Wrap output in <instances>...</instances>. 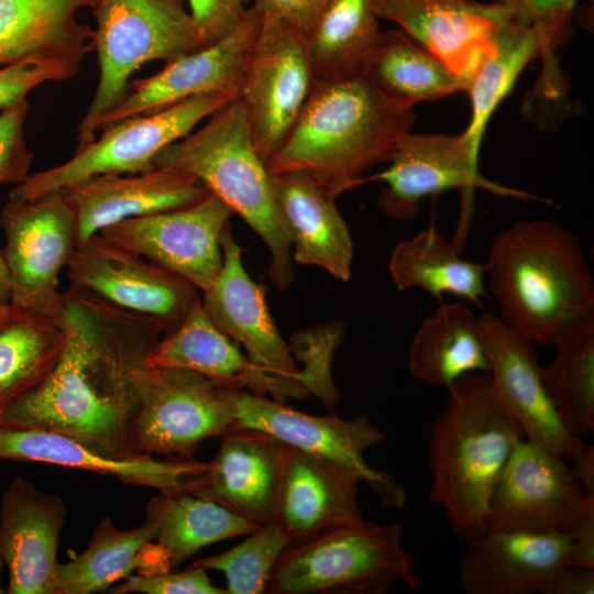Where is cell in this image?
I'll use <instances>...</instances> for the list:
<instances>
[{"label":"cell","mask_w":594,"mask_h":594,"mask_svg":"<svg viewBox=\"0 0 594 594\" xmlns=\"http://www.w3.org/2000/svg\"><path fill=\"white\" fill-rule=\"evenodd\" d=\"M61 326L65 344L54 367L0 424L58 431L111 458L139 455L133 374L164 333L162 324L70 285Z\"/></svg>","instance_id":"1"},{"label":"cell","mask_w":594,"mask_h":594,"mask_svg":"<svg viewBox=\"0 0 594 594\" xmlns=\"http://www.w3.org/2000/svg\"><path fill=\"white\" fill-rule=\"evenodd\" d=\"M484 265L498 317L534 344L553 345L594 314V277L581 244L552 220H520L499 231Z\"/></svg>","instance_id":"2"},{"label":"cell","mask_w":594,"mask_h":594,"mask_svg":"<svg viewBox=\"0 0 594 594\" xmlns=\"http://www.w3.org/2000/svg\"><path fill=\"white\" fill-rule=\"evenodd\" d=\"M413 110L387 103L363 76L315 82L270 174L296 172L331 197L361 185L364 173L387 162L411 131Z\"/></svg>","instance_id":"3"},{"label":"cell","mask_w":594,"mask_h":594,"mask_svg":"<svg viewBox=\"0 0 594 594\" xmlns=\"http://www.w3.org/2000/svg\"><path fill=\"white\" fill-rule=\"evenodd\" d=\"M447 389L430 430V499L468 541L485 531L493 486L525 436L495 397L488 374H466Z\"/></svg>","instance_id":"4"},{"label":"cell","mask_w":594,"mask_h":594,"mask_svg":"<svg viewBox=\"0 0 594 594\" xmlns=\"http://www.w3.org/2000/svg\"><path fill=\"white\" fill-rule=\"evenodd\" d=\"M154 167H173L199 179L224 201L266 244L268 274L278 289L294 280L292 238L278 206L272 176L257 154L245 108L235 98L194 133L167 145Z\"/></svg>","instance_id":"5"},{"label":"cell","mask_w":594,"mask_h":594,"mask_svg":"<svg viewBox=\"0 0 594 594\" xmlns=\"http://www.w3.org/2000/svg\"><path fill=\"white\" fill-rule=\"evenodd\" d=\"M398 582L422 587L402 526L363 519L290 542L268 579V594H387Z\"/></svg>","instance_id":"6"},{"label":"cell","mask_w":594,"mask_h":594,"mask_svg":"<svg viewBox=\"0 0 594 594\" xmlns=\"http://www.w3.org/2000/svg\"><path fill=\"white\" fill-rule=\"evenodd\" d=\"M185 0H97L95 51L99 79L77 133V151L92 143L101 119L125 98L131 76L147 62L174 61L201 48Z\"/></svg>","instance_id":"7"},{"label":"cell","mask_w":594,"mask_h":594,"mask_svg":"<svg viewBox=\"0 0 594 594\" xmlns=\"http://www.w3.org/2000/svg\"><path fill=\"white\" fill-rule=\"evenodd\" d=\"M1 251L10 280V305L22 314L61 323L59 274L77 245L74 209L64 189L4 205Z\"/></svg>","instance_id":"8"},{"label":"cell","mask_w":594,"mask_h":594,"mask_svg":"<svg viewBox=\"0 0 594 594\" xmlns=\"http://www.w3.org/2000/svg\"><path fill=\"white\" fill-rule=\"evenodd\" d=\"M135 454L195 460L200 442L221 437L235 424L223 386L182 367H147L133 374Z\"/></svg>","instance_id":"9"},{"label":"cell","mask_w":594,"mask_h":594,"mask_svg":"<svg viewBox=\"0 0 594 594\" xmlns=\"http://www.w3.org/2000/svg\"><path fill=\"white\" fill-rule=\"evenodd\" d=\"M233 99L227 95L196 96L153 113L119 121L102 129L99 138L75 152L70 160L31 174L9 197L26 201L94 176L148 172L163 148L188 135L201 120Z\"/></svg>","instance_id":"10"},{"label":"cell","mask_w":594,"mask_h":594,"mask_svg":"<svg viewBox=\"0 0 594 594\" xmlns=\"http://www.w3.org/2000/svg\"><path fill=\"white\" fill-rule=\"evenodd\" d=\"M235 426L267 432L290 447L326 459L352 472L369 485L386 508L402 509L407 492L394 476L371 468L364 452L383 442L385 435L369 416L342 419L336 414L312 416L242 388L226 387Z\"/></svg>","instance_id":"11"},{"label":"cell","mask_w":594,"mask_h":594,"mask_svg":"<svg viewBox=\"0 0 594 594\" xmlns=\"http://www.w3.org/2000/svg\"><path fill=\"white\" fill-rule=\"evenodd\" d=\"M240 92L254 147L267 163L282 148L315 86L307 38L262 16Z\"/></svg>","instance_id":"12"},{"label":"cell","mask_w":594,"mask_h":594,"mask_svg":"<svg viewBox=\"0 0 594 594\" xmlns=\"http://www.w3.org/2000/svg\"><path fill=\"white\" fill-rule=\"evenodd\" d=\"M66 267L72 286L156 319L164 334L176 329L200 298L190 282L101 233L76 245Z\"/></svg>","instance_id":"13"},{"label":"cell","mask_w":594,"mask_h":594,"mask_svg":"<svg viewBox=\"0 0 594 594\" xmlns=\"http://www.w3.org/2000/svg\"><path fill=\"white\" fill-rule=\"evenodd\" d=\"M479 329L492 391L525 438L569 464L593 453V446L573 436L561 421L544 387L535 344L490 312L479 316Z\"/></svg>","instance_id":"14"},{"label":"cell","mask_w":594,"mask_h":594,"mask_svg":"<svg viewBox=\"0 0 594 594\" xmlns=\"http://www.w3.org/2000/svg\"><path fill=\"white\" fill-rule=\"evenodd\" d=\"M587 495L566 460L522 439L493 486L485 530L566 535Z\"/></svg>","instance_id":"15"},{"label":"cell","mask_w":594,"mask_h":594,"mask_svg":"<svg viewBox=\"0 0 594 594\" xmlns=\"http://www.w3.org/2000/svg\"><path fill=\"white\" fill-rule=\"evenodd\" d=\"M232 209L210 193L179 209L128 218L101 234L207 290L221 272V238Z\"/></svg>","instance_id":"16"},{"label":"cell","mask_w":594,"mask_h":594,"mask_svg":"<svg viewBox=\"0 0 594 594\" xmlns=\"http://www.w3.org/2000/svg\"><path fill=\"white\" fill-rule=\"evenodd\" d=\"M386 163V169L363 177L361 184L384 182L377 207L396 220L414 219L422 198L455 188L463 190L466 204L475 188L504 197L538 199L483 177L479 161L472 156L462 134H418L410 131L399 139Z\"/></svg>","instance_id":"17"},{"label":"cell","mask_w":594,"mask_h":594,"mask_svg":"<svg viewBox=\"0 0 594 594\" xmlns=\"http://www.w3.org/2000/svg\"><path fill=\"white\" fill-rule=\"evenodd\" d=\"M374 7L380 19L398 24L466 89L483 59L494 51L504 26L524 11L499 0H374Z\"/></svg>","instance_id":"18"},{"label":"cell","mask_w":594,"mask_h":594,"mask_svg":"<svg viewBox=\"0 0 594 594\" xmlns=\"http://www.w3.org/2000/svg\"><path fill=\"white\" fill-rule=\"evenodd\" d=\"M254 8L223 38L166 63L146 78L133 79L122 102L106 114L99 132L119 121L148 114L196 96L239 98L246 61L262 23Z\"/></svg>","instance_id":"19"},{"label":"cell","mask_w":594,"mask_h":594,"mask_svg":"<svg viewBox=\"0 0 594 594\" xmlns=\"http://www.w3.org/2000/svg\"><path fill=\"white\" fill-rule=\"evenodd\" d=\"M221 246V272L201 299L207 316L221 332L242 344L255 364L275 375L301 381L314 394L312 376L305 367L298 369L271 317L266 287L254 282L242 264V249L231 224L222 233Z\"/></svg>","instance_id":"20"},{"label":"cell","mask_w":594,"mask_h":594,"mask_svg":"<svg viewBox=\"0 0 594 594\" xmlns=\"http://www.w3.org/2000/svg\"><path fill=\"white\" fill-rule=\"evenodd\" d=\"M221 439L217 454L187 492L256 525L276 520L289 446L267 432L235 425Z\"/></svg>","instance_id":"21"},{"label":"cell","mask_w":594,"mask_h":594,"mask_svg":"<svg viewBox=\"0 0 594 594\" xmlns=\"http://www.w3.org/2000/svg\"><path fill=\"white\" fill-rule=\"evenodd\" d=\"M67 507L63 498L16 476L0 503V559L9 594H56L57 551Z\"/></svg>","instance_id":"22"},{"label":"cell","mask_w":594,"mask_h":594,"mask_svg":"<svg viewBox=\"0 0 594 594\" xmlns=\"http://www.w3.org/2000/svg\"><path fill=\"white\" fill-rule=\"evenodd\" d=\"M144 366L191 370L223 387H248L258 395L271 394L278 402L310 394L301 381L275 375L251 361L211 322L201 298L176 329L161 337L147 353Z\"/></svg>","instance_id":"23"},{"label":"cell","mask_w":594,"mask_h":594,"mask_svg":"<svg viewBox=\"0 0 594 594\" xmlns=\"http://www.w3.org/2000/svg\"><path fill=\"white\" fill-rule=\"evenodd\" d=\"M62 189L76 216L77 245L121 220L184 208L210 194L195 176L173 167L99 175Z\"/></svg>","instance_id":"24"},{"label":"cell","mask_w":594,"mask_h":594,"mask_svg":"<svg viewBox=\"0 0 594 594\" xmlns=\"http://www.w3.org/2000/svg\"><path fill=\"white\" fill-rule=\"evenodd\" d=\"M0 460L32 461L113 476L128 485L157 492L187 491L207 463L139 454L127 459L105 455L68 435L37 427L0 424Z\"/></svg>","instance_id":"25"},{"label":"cell","mask_w":594,"mask_h":594,"mask_svg":"<svg viewBox=\"0 0 594 594\" xmlns=\"http://www.w3.org/2000/svg\"><path fill=\"white\" fill-rule=\"evenodd\" d=\"M466 543L459 562L466 594H542L570 551L565 534L485 530Z\"/></svg>","instance_id":"26"},{"label":"cell","mask_w":594,"mask_h":594,"mask_svg":"<svg viewBox=\"0 0 594 594\" xmlns=\"http://www.w3.org/2000/svg\"><path fill=\"white\" fill-rule=\"evenodd\" d=\"M359 483L349 470L289 446L276 521L293 542L338 525L361 520Z\"/></svg>","instance_id":"27"},{"label":"cell","mask_w":594,"mask_h":594,"mask_svg":"<svg viewBox=\"0 0 594 594\" xmlns=\"http://www.w3.org/2000/svg\"><path fill=\"white\" fill-rule=\"evenodd\" d=\"M271 176L290 233L293 260L321 267L334 278L348 282L354 246L334 198L304 174L288 172Z\"/></svg>","instance_id":"28"},{"label":"cell","mask_w":594,"mask_h":594,"mask_svg":"<svg viewBox=\"0 0 594 594\" xmlns=\"http://www.w3.org/2000/svg\"><path fill=\"white\" fill-rule=\"evenodd\" d=\"M97 0H0V66L43 55L79 70L96 32L78 13Z\"/></svg>","instance_id":"29"},{"label":"cell","mask_w":594,"mask_h":594,"mask_svg":"<svg viewBox=\"0 0 594 594\" xmlns=\"http://www.w3.org/2000/svg\"><path fill=\"white\" fill-rule=\"evenodd\" d=\"M361 76L387 103L404 110L466 91V85L440 59L396 30L382 31Z\"/></svg>","instance_id":"30"},{"label":"cell","mask_w":594,"mask_h":594,"mask_svg":"<svg viewBox=\"0 0 594 594\" xmlns=\"http://www.w3.org/2000/svg\"><path fill=\"white\" fill-rule=\"evenodd\" d=\"M408 370L417 381L446 388L466 374H488L479 316L462 301L440 305L411 340Z\"/></svg>","instance_id":"31"},{"label":"cell","mask_w":594,"mask_h":594,"mask_svg":"<svg viewBox=\"0 0 594 594\" xmlns=\"http://www.w3.org/2000/svg\"><path fill=\"white\" fill-rule=\"evenodd\" d=\"M156 530V548L165 571L176 570L200 549L246 536L258 525L187 491L158 492L145 506Z\"/></svg>","instance_id":"32"},{"label":"cell","mask_w":594,"mask_h":594,"mask_svg":"<svg viewBox=\"0 0 594 594\" xmlns=\"http://www.w3.org/2000/svg\"><path fill=\"white\" fill-rule=\"evenodd\" d=\"M388 272L398 289L419 288L437 299L449 294L480 306L488 296L484 263L462 258L435 226L396 244Z\"/></svg>","instance_id":"33"},{"label":"cell","mask_w":594,"mask_h":594,"mask_svg":"<svg viewBox=\"0 0 594 594\" xmlns=\"http://www.w3.org/2000/svg\"><path fill=\"white\" fill-rule=\"evenodd\" d=\"M374 0H328L309 36L316 82L361 76L382 30Z\"/></svg>","instance_id":"34"},{"label":"cell","mask_w":594,"mask_h":594,"mask_svg":"<svg viewBox=\"0 0 594 594\" xmlns=\"http://www.w3.org/2000/svg\"><path fill=\"white\" fill-rule=\"evenodd\" d=\"M156 538L146 519L132 529L118 528L103 517L95 527L86 549L58 563L56 594H92L109 590L131 575L142 553Z\"/></svg>","instance_id":"35"},{"label":"cell","mask_w":594,"mask_h":594,"mask_svg":"<svg viewBox=\"0 0 594 594\" xmlns=\"http://www.w3.org/2000/svg\"><path fill=\"white\" fill-rule=\"evenodd\" d=\"M538 52L537 36L528 16L518 11L502 30L494 51L483 59L466 89L472 112L461 134L476 161L492 116L524 68L538 57Z\"/></svg>","instance_id":"36"},{"label":"cell","mask_w":594,"mask_h":594,"mask_svg":"<svg viewBox=\"0 0 594 594\" xmlns=\"http://www.w3.org/2000/svg\"><path fill=\"white\" fill-rule=\"evenodd\" d=\"M556 356L542 367L547 393L565 428L583 438L594 430V314L554 341Z\"/></svg>","instance_id":"37"},{"label":"cell","mask_w":594,"mask_h":594,"mask_svg":"<svg viewBox=\"0 0 594 594\" xmlns=\"http://www.w3.org/2000/svg\"><path fill=\"white\" fill-rule=\"evenodd\" d=\"M65 344L59 322L22 314L0 330V419L52 371Z\"/></svg>","instance_id":"38"},{"label":"cell","mask_w":594,"mask_h":594,"mask_svg":"<svg viewBox=\"0 0 594 594\" xmlns=\"http://www.w3.org/2000/svg\"><path fill=\"white\" fill-rule=\"evenodd\" d=\"M235 547L194 562L207 571L221 572L228 594L265 593L271 573L290 540L276 521L258 525Z\"/></svg>","instance_id":"39"},{"label":"cell","mask_w":594,"mask_h":594,"mask_svg":"<svg viewBox=\"0 0 594 594\" xmlns=\"http://www.w3.org/2000/svg\"><path fill=\"white\" fill-rule=\"evenodd\" d=\"M583 0H525V9L538 41L542 74L537 95L551 102L563 100L564 82L557 52L571 33L575 7ZM536 95V96H537Z\"/></svg>","instance_id":"40"},{"label":"cell","mask_w":594,"mask_h":594,"mask_svg":"<svg viewBox=\"0 0 594 594\" xmlns=\"http://www.w3.org/2000/svg\"><path fill=\"white\" fill-rule=\"evenodd\" d=\"M78 73L73 66L56 58L33 55L0 66V109L24 99L35 87L46 81L67 80Z\"/></svg>","instance_id":"41"},{"label":"cell","mask_w":594,"mask_h":594,"mask_svg":"<svg viewBox=\"0 0 594 594\" xmlns=\"http://www.w3.org/2000/svg\"><path fill=\"white\" fill-rule=\"evenodd\" d=\"M26 99L0 112V185L22 184L30 177L33 153L24 140Z\"/></svg>","instance_id":"42"},{"label":"cell","mask_w":594,"mask_h":594,"mask_svg":"<svg viewBox=\"0 0 594 594\" xmlns=\"http://www.w3.org/2000/svg\"><path fill=\"white\" fill-rule=\"evenodd\" d=\"M113 594H228L215 586L207 570L193 565L179 572H150L130 575L122 583L109 588Z\"/></svg>","instance_id":"43"},{"label":"cell","mask_w":594,"mask_h":594,"mask_svg":"<svg viewBox=\"0 0 594 594\" xmlns=\"http://www.w3.org/2000/svg\"><path fill=\"white\" fill-rule=\"evenodd\" d=\"M201 48L231 33L243 20L249 0H187Z\"/></svg>","instance_id":"44"},{"label":"cell","mask_w":594,"mask_h":594,"mask_svg":"<svg viewBox=\"0 0 594 594\" xmlns=\"http://www.w3.org/2000/svg\"><path fill=\"white\" fill-rule=\"evenodd\" d=\"M264 18L280 20L306 38L328 0H252Z\"/></svg>","instance_id":"45"},{"label":"cell","mask_w":594,"mask_h":594,"mask_svg":"<svg viewBox=\"0 0 594 594\" xmlns=\"http://www.w3.org/2000/svg\"><path fill=\"white\" fill-rule=\"evenodd\" d=\"M570 551L565 565L594 566V494H588L566 532Z\"/></svg>","instance_id":"46"},{"label":"cell","mask_w":594,"mask_h":594,"mask_svg":"<svg viewBox=\"0 0 594 594\" xmlns=\"http://www.w3.org/2000/svg\"><path fill=\"white\" fill-rule=\"evenodd\" d=\"M594 566H560L542 594H593Z\"/></svg>","instance_id":"47"},{"label":"cell","mask_w":594,"mask_h":594,"mask_svg":"<svg viewBox=\"0 0 594 594\" xmlns=\"http://www.w3.org/2000/svg\"><path fill=\"white\" fill-rule=\"evenodd\" d=\"M0 304H10V280L8 270L0 251Z\"/></svg>","instance_id":"48"},{"label":"cell","mask_w":594,"mask_h":594,"mask_svg":"<svg viewBox=\"0 0 594 594\" xmlns=\"http://www.w3.org/2000/svg\"><path fill=\"white\" fill-rule=\"evenodd\" d=\"M22 312L13 308L10 304H0V330L7 328L21 317Z\"/></svg>","instance_id":"49"},{"label":"cell","mask_w":594,"mask_h":594,"mask_svg":"<svg viewBox=\"0 0 594 594\" xmlns=\"http://www.w3.org/2000/svg\"><path fill=\"white\" fill-rule=\"evenodd\" d=\"M506 4L515 6L517 8H520L526 11L525 9V0H499Z\"/></svg>","instance_id":"50"},{"label":"cell","mask_w":594,"mask_h":594,"mask_svg":"<svg viewBox=\"0 0 594 594\" xmlns=\"http://www.w3.org/2000/svg\"><path fill=\"white\" fill-rule=\"evenodd\" d=\"M2 566H3V562L2 560L0 559V576H1V570H2ZM2 593H7L6 590L1 586V582H0V594Z\"/></svg>","instance_id":"51"}]
</instances>
